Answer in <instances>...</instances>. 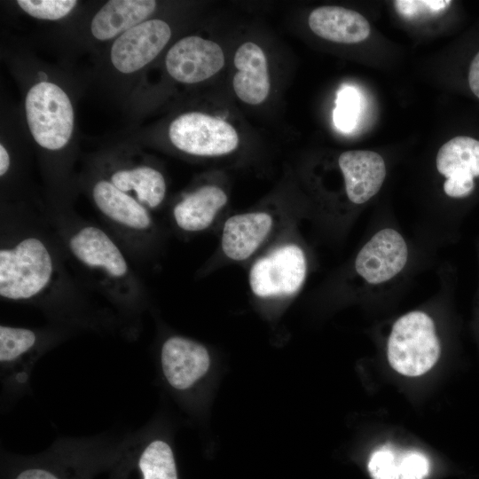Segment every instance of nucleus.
<instances>
[{"label": "nucleus", "mask_w": 479, "mask_h": 479, "mask_svg": "<svg viewBox=\"0 0 479 479\" xmlns=\"http://www.w3.org/2000/svg\"><path fill=\"white\" fill-rule=\"evenodd\" d=\"M309 26L319 37L340 43H357L370 35V25L363 15L340 6L313 10L309 16Z\"/></svg>", "instance_id": "obj_16"}, {"label": "nucleus", "mask_w": 479, "mask_h": 479, "mask_svg": "<svg viewBox=\"0 0 479 479\" xmlns=\"http://www.w3.org/2000/svg\"><path fill=\"white\" fill-rule=\"evenodd\" d=\"M105 179L150 210L158 208L166 196L167 185L163 175L150 166L118 168Z\"/></svg>", "instance_id": "obj_20"}, {"label": "nucleus", "mask_w": 479, "mask_h": 479, "mask_svg": "<svg viewBox=\"0 0 479 479\" xmlns=\"http://www.w3.org/2000/svg\"><path fill=\"white\" fill-rule=\"evenodd\" d=\"M408 256L404 237L395 229L384 228L359 250L355 270L367 283L379 285L397 276L404 269Z\"/></svg>", "instance_id": "obj_8"}, {"label": "nucleus", "mask_w": 479, "mask_h": 479, "mask_svg": "<svg viewBox=\"0 0 479 479\" xmlns=\"http://www.w3.org/2000/svg\"><path fill=\"white\" fill-rule=\"evenodd\" d=\"M91 198L122 247L139 257L154 232L155 224L150 209L105 178L95 182Z\"/></svg>", "instance_id": "obj_4"}, {"label": "nucleus", "mask_w": 479, "mask_h": 479, "mask_svg": "<svg viewBox=\"0 0 479 479\" xmlns=\"http://www.w3.org/2000/svg\"><path fill=\"white\" fill-rule=\"evenodd\" d=\"M171 36L169 24L159 19L145 20L114 42L110 59L121 73L136 72L154 59Z\"/></svg>", "instance_id": "obj_9"}, {"label": "nucleus", "mask_w": 479, "mask_h": 479, "mask_svg": "<svg viewBox=\"0 0 479 479\" xmlns=\"http://www.w3.org/2000/svg\"><path fill=\"white\" fill-rule=\"evenodd\" d=\"M338 164L344 177L346 194L354 204L372 199L386 177L384 160L375 152L347 151L339 156Z\"/></svg>", "instance_id": "obj_13"}, {"label": "nucleus", "mask_w": 479, "mask_h": 479, "mask_svg": "<svg viewBox=\"0 0 479 479\" xmlns=\"http://www.w3.org/2000/svg\"><path fill=\"white\" fill-rule=\"evenodd\" d=\"M367 467L373 479H426L430 471L429 460L423 453L390 445L373 452Z\"/></svg>", "instance_id": "obj_19"}, {"label": "nucleus", "mask_w": 479, "mask_h": 479, "mask_svg": "<svg viewBox=\"0 0 479 479\" xmlns=\"http://www.w3.org/2000/svg\"><path fill=\"white\" fill-rule=\"evenodd\" d=\"M226 193L216 185H204L185 195L173 208V219L183 232H197L208 228L226 204Z\"/></svg>", "instance_id": "obj_17"}, {"label": "nucleus", "mask_w": 479, "mask_h": 479, "mask_svg": "<svg viewBox=\"0 0 479 479\" xmlns=\"http://www.w3.org/2000/svg\"><path fill=\"white\" fill-rule=\"evenodd\" d=\"M397 12L404 17H415L420 14L439 13L446 10L452 1L445 0H429V1H395Z\"/></svg>", "instance_id": "obj_26"}, {"label": "nucleus", "mask_w": 479, "mask_h": 479, "mask_svg": "<svg viewBox=\"0 0 479 479\" xmlns=\"http://www.w3.org/2000/svg\"><path fill=\"white\" fill-rule=\"evenodd\" d=\"M237 68L232 85L236 95L243 102L258 105L270 91L268 64L262 48L252 42L240 45L234 56Z\"/></svg>", "instance_id": "obj_15"}, {"label": "nucleus", "mask_w": 479, "mask_h": 479, "mask_svg": "<svg viewBox=\"0 0 479 479\" xmlns=\"http://www.w3.org/2000/svg\"><path fill=\"white\" fill-rule=\"evenodd\" d=\"M272 227V217L266 212H247L228 218L224 224L221 246L232 260L242 261L252 255L266 239Z\"/></svg>", "instance_id": "obj_14"}, {"label": "nucleus", "mask_w": 479, "mask_h": 479, "mask_svg": "<svg viewBox=\"0 0 479 479\" xmlns=\"http://www.w3.org/2000/svg\"><path fill=\"white\" fill-rule=\"evenodd\" d=\"M388 359L394 370L405 376H420L430 370L440 354L432 318L414 310L399 318L388 341Z\"/></svg>", "instance_id": "obj_3"}, {"label": "nucleus", "mask_w": 479, "mask_h": 479, "mask_svg": "<svg viewBox=\"0 0 479 479\" xmlns=\"http://www.w3.org/2000/svg\"><path fill=\"white\" fill-rule=\"evenodd\" d=\"M2 225L0 296L15 302L47 303L73 298L79 288L53 240L31 224Z\"/></svg>", "instance_id": "obj_1"}, {"label": "nucleus", "mask_w": 479, "mask_h": 479, "mask_svg": "<svg viewBox=\"0 0 479 479\" xmlns=\"http://www.w3.org/2000/svg\"><path fill=\"white\" fill-rule=\"evenodd\" d=\"M110 479H178L173 451L161 439L138 444L114 462Z\"/></svg>", "instance_id": "obj_12"}, {"label": "nucleus", "mask_w": 479, "mask_h": 479, "mask_svg": "<svg viewBox=\"0 0 479 479\" xmlns=\"http://www.w3.org/2000/svg\"><path fill=\"white\" fill-rule=\"evenodd\" d=\"M60 241L69 256L116 303L139 304L142 287L117 240L103 228L75 216H54Z\"/></svg>", "instance_id": "obj_2"}, {"label": "nucleus", "mask_w": 479, "mask_h": 479, "mask_svg": "<svg viewBox=\"0 0 479 479\" xmlns=\"http://www.w3.org/2000/svg\"><path fill=\"white\" fill-rule=\"evenodd\" d=\"M436 169L446 179H474L479 177V140L455 137L439 149Z\"/></svg>", "instance_id": "obj_21"}, {"label": "nucleus", "mask_w": 479, "mask_h": 479, "mask_svg": "<svg viewBox=\"0 0 479 479\" xmlns=\"http://www.w3.org/2000/svg\"><path fill=\"white\" fill-rule=\"evenodd\" d=\"M85 467L64 463L56 459H41L16 466L7 479H88Z\"/></svg>", "instance_id": "obj_23"}, {"label": "nucleus", "mask_w": 479, "mask_h": 479, "mask_svg": "<svg viewBox=\"0 0 479 479\" xmlns=\"http://www.w3.org/2000/svg\"><path fill=\"white\" fill-rule=\"evenodd\" d=\"M153 0H111L103 5L91 20L90 31L100 41L122 35L142 23L155 10Z\"/></svg>", "instance_id": "obj_18"}, {"label": "nucleus", "mask_w": 479, "mask_h": 479, "mask_svg": "<svg viewBox=\"0 0 479 479\" xmlns=\"http://www.w3.org/2000/svg\"><path fill=\"white\" fill-rule=\"evenodd\" d=\"M306 272L307 262L302 249L294 244L284 245L252 265L250 288L263 298L293 294L302 286Z\"/></svg>", "instance_id": "obj_7"}, {"label": "nucleus", "mask_w": 479, "mask_h": 479, "mask_svg": "<svg viewBox=\"0 0 479 479\" xmlns=\"http://www.w3.org/2000/svg\"><path fill=\"white\" fill-rule=\"evenodd\" d=\"M27 122L35 142L56 151L65 147L74 130V108L57 84L41 82L30 88L25 101Z\"/></svg>", "instance_id": "obj_5"}, {"label": "nucleus", "mask_w": 479, "mask_h": 479, "mask_svg": "<svg viewBox=\"0 0 479 479\" xmlns=\"http://www.w3.org/2000/svg\"><path fill=\"white\" fill-rule=\"evenodd\" d=\"M168 73L177 82L196 83L205 81L222 69L224 55L213 41L192 35L177 41L165 58Z\"/></svg>", "instance_id": "obj_10"}, {"label": "nucleus", "mask_w": 479, "mask_h": 479, "mask_svg": "<svg viewBox=\"0 0 479 479\" xmlns=\"http://www.w3.org/2000/svg\"><path fill=\"white\" fill-rule=\"evenodd\" d=\"M27 14L41 20H56L67 16L75 7V0H18Z\"/></svg>", "instance_id": "obj_25"}, {"label": "nucleus", "mask_w": 479, "mask_h": 479, "mask_svg": "<svg viewBox=\"0 0 479 479\" xmlns=\"http://www.w3.org/2000/svg\"><path fill=\"white\" fill-rule=\"evenodd\" d=\"M360 110V97L352 87L342 88L336 98V106L334 111V122L342 131L351 130L357 120Z\"/></svg>", "instance_id": "obj_24"}, {"label": "nucleus", "mask_w": 479, "mask_h": 479, "mask_svg": "<svg viewBox=\"0 0 479 479\" xmlns=\"http://www.w3.org/2000/svg\"><path fill=\"white\" fill-rule=\"evenodd\" d=\"M169 136L180 151L197 156H220L236 149L239 136L227 122L200 112H189L170 124Z\"/></svg>", "instance_id": "obj_6"}, {"label": "nucleus", "mask_w": 479, "mask_h": 479, "mask_svg": "<svg viewBox=\"0 0 479 479\" xmlns=\"http://www.w3.org/2000/svg\"><path fill=\"white\" fill-rule=\"evenodd\" d=\"M11 158L3 144L0 145V176L4 177L10 169Z\"/></svg>", "instance_id": "obj_28"}, {"label": "nucleus", "mask_w": 479, "mask_h": 479, "mask_svg": "<svg viewBox=\"0 0 479 479\" xmlns=\"http://www.w3.org/2000/svg\"><path fill=\"white\" fill-rule=\"evenodd\" d=\"M163 374L173 388L187 389L202 378L210 365L207 349L183 336H171L161 349Z\"/></svg>", "instance_id": "obj_11"}, {"label": "nucleus", "mask_w": 479, "mask_h": 479, "mask_svg": "<svg viewBox=\"0 0 479 479\" xmlns=\"http://www.w3.org/2000/svg\"><path fill=\"white\" fill-rule=\"evenodd\" d=\"M41 334L26 327L0 326V363L15 365L36 353L41 348Z\"/></svg>", "instance_id": "obj_22"}, {"label": "nucleus", "mask_w": 479, "mask_h": 479, "mask_svg": "<svg viewBox=\"0 0 479 479\" xmlns=\"http://www.w3.org/2000/svg\"><path fill=\"white\" fill-rule=\"evenodd\" d=\"M468 84L472 92L479 98V51L470 64Z\"/></svg>", "instance_id": "obj_27"}]
</instances>
